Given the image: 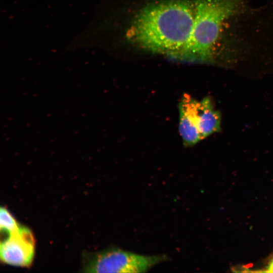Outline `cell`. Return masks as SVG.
<instances>
[{"instance_id": "cell-1", "label": "cell", "mask_w": 273, "mask_h": 273, "mask_svg": "<svg viewBox=\"0 0 273 273\" xmlns=\"http://www.w3.org/2000/svg\"><path fill=\"white\" fill-rule=\"evenodd\" d=\"M194 18V4L188 0L154 3L135 16L127 37L142 49L176 59L189 41Z\"/></svg>"}, {"instance_id": "cell-2", "label": "cell", "mask_w": 273, "mask_h": 273, "mask_svg": "<svg viewBox=\"0 0 273 273\" xmlns=\"http://www.w3.org/2000/svg\"><path fill=\"white\" fill-rule=\"evenodd\" d=\"M244 0H196L189 41L176 59L191 62L214 60L215 47L225 21L240 10Z\"/></svg>"}, {"instance_id": "cell-3", "label": "cell", "mask_w": 273, "mask_h": 273, "mask_svg": "<svg viewBox=\"0 0 273 273\" xmlns=\"http://www.w3.org/2000/svg\"><path fill=\"white\" fill-rule=\"evenodd\" d=\"M165 254L145 255L112 247L84 254L83 272L89 273H140L168 260Z\"/></svg>"}, {"instance_id": "cell-4", "label": "cell", "mask_w": 273, "mask_h": 273, "mask_svg": "<svg viewBox=\"0 0 273 273\" xmlns=\"http://www.w3.org/2000/svg\"><path fill=\"white\" fill-rule=\"evenodd\" d=\"M0 258L5 264L18 267L31 265L35 254V240L32 231L21 225L13 232L1 231Z\"/></svg>"}, {"instance_id": "cell-5", "label": "cell", "mask_w": 273, "mask_h": 273, "mask_svg": "<svg viewBox=\"0 0 273 273\" xmlns=\"http://www.w3.org/2000/svg\"><path fill=\"white\" fill-rule=\"evenodd\" d=\"M194 100L190 95L185 94L182 96L178 106L179 132L186 147L193 146L203 139L194 120Z\"/></svg>"}, {"instance_id": "cell-6", "label": "cell", "mask_w": 273, "mask_h": 273, "mask_svg": "<svg viewBox=\"0 0 273 273\" xmlns=\"http://www.w3.org/2000/svg\"><path fill=\"white\" fill-rule=\"evenodd\" d=\"M193 111L195 123L203 139L219 130L220 115L209 98L201 101L194 99Z\"/></svg>"}, {"instance_id": "cell-7", "label": "cell", "mask_w": 273, "mask_h": 273, "mask_svg": "<svg viewBox=\"0 0 273 273\" xmlns=\"http://www.w3.org/2000/svg\"><path fill=\"white\" fill-rule=\"evenodd\" d=\"M21 225L6 207L2 206L1 207V231L13 232L18 230Z\"/></svg>"}, {"instance_id": "cell-8", "label": "cell", "mask_w": 273, "mask_h": 273, "mask_svg": "<svg viewBox=\"0 0 273 273\" xmlns=\"http://www.w3.org/2000/svg\"><path fill=\"white\" fill-rule=\"evenodd\" d=\"M267 271L273 272V260H272L271 263L269 264L268 267V270H267Z\"/></svg>"}]
</instances>
